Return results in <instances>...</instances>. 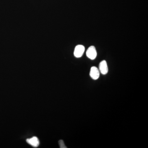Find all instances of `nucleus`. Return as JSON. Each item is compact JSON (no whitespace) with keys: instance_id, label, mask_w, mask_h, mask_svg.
<instances>
[{"instance_id":"5","label":"nucleus","mask_w":148,"mask_h":148,"mask_svg":"<svg viewBox=\"0 0 148 148\" xmlns=\"http://www.w3.org/2000/svg\"><path fill=\"white\" fill-rule=\"evenodd\" d=\"M27 142L34 147H37L39 145V140L36 137H33V138L27 139Z\"/></svg>"},{"instance_id":"4","label":"nucleus","mask_w":148,"mask_h":148,"mask_svg":"<svg viewBox=\"0 0 148 148\" xmlns=\"http://www.w3.org/2000/svg\"><path fill=\"white\" fill-rule=\"evenodd\" d=\"M99 68V71L103 75H106L108 72V64L105 60H103L100 63Z\"/></svg>"},{"instance_id":"1","label":"nucleus","mask_w":148,"mask_h":148,"mask_svg":"<svg viewBox=\"0 0 148 148\" xmlns=\"http://www.w3.org/2000/svg\"><path fill=\"white\" fill-rule=\"evenodd\" d=\"M86 56L91 60H94L97 56V53L95 47L91 46L88 48L86 52Z\"/></svg>"},{"instance_id":"2","label":"nucleus","mask_w":148,"mask_h":148,"mask_svg":"<svg viewBox=\"0 0 148 148\" xmlns=\"http://www.w3.org/2000/svg\"><path fill=\"white\" fill-rule=\"evenodd\" d=\"M85 51V47L83 45H78L75 48L74 51V56L76 58H80L84 53Z\"/></svg>"},{"instance_id":"6","label":"nucleus","mask_w":148,"mask_h":148,"mask_svg":"<svg viewBox=\"0 0 148 148\" xmlns=\"http://www.w3.org/2000/svg\"><path fill=\"white\" fill-rule=\"evenodd\" d=\"M59 146H60V147L61 148H66L67 147L65 146V144H64V142L62 140H59Z\"/></svg>"},{"instance_id":"3","label":"nucleus","mask_w":148,"mask_h":148,"mask_svg":"<svg viewBox=\"0 0 148 148\" xmlns=\"http://www.w3.org/2000/svg\"><path fill=\"white\" fill-rule=\"evenodd\" d=\"M90 76L93 80L98 79L100 77V71L99 69L95 66H92L90 69Z\"/></svg>"}]
</instances>
